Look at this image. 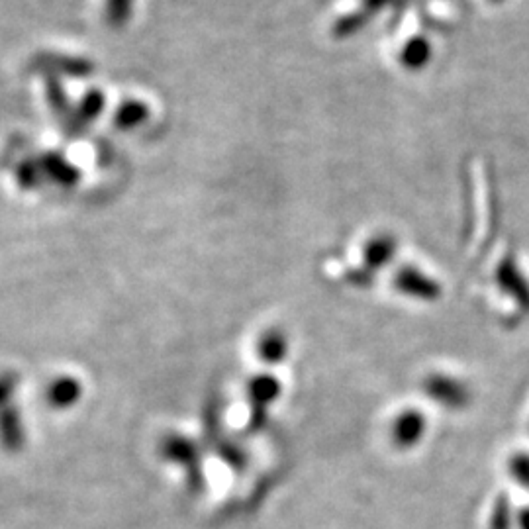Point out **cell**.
I'll return each mask as SVG.
<instances>
[{
	"label": "cell",
	"mask_w": 529,
	"mask_h": 529,
	"mask_svg": "<svg viewBox=\"0 0 529 529\" xmlns=\"http://www.w3.org/2000/svg\"><path fill=\"white\" fill-rule=\"evenodd\" d=\"M161 455L163 459L171 461V463H177L181 467H185L189 471V484L191 488L196 490L202 486V475L200 469H198V449L194 445L193 441L189 437H183V435H167L163 441H161Z\"/></svg>",
	"instance_id": "obj_1"
},
{
	"label": "cell",
	"mask_w": 529,
	"mask_h": 529,
	"mask_svg": "<svg viewBox=\"0 0 529 529\" xmlns=\"http://www.w3.org/2000/svg\"><path fill=\"white\" fill-rule=\"evenodd\" d=\"M514 524V514L506 498H500L494 506V512L490 516V528L492 529H512Z\"/></svg>",
	"instance_id": "obj_8"
},
{
	"label": "cell",
	"mask_w": 529,
	"mask_h": 529,
	"mask_svg": "<svg viewBox=\"0 0 529 529\" xmlns=\"http://www.w3.org/2000/svg\"><path fill=\"white\" fill-rule=\"evenodd\" d=\"M83 396V385L75 377H59L46 390L48 404L55 410H67L75 406Z\"/></svg>",
	"instance_id": "obj_4"
},
{
	"label": "cell",
	"mask_w": 529,
	"mask_h": 529,
	"mask_svg": "<svg viewBox=\"0 0 529 529\" xmlns=\"http://www.w3.org/2000/svg\"><path fill=\"white\" fill-rule=\"evenodd\" d=\"M426 392L430 394V398L449 406V408H461L469 402V388L465 383H461L455 377H447V375H433L426 381Z\"/></svg>",
	"instance_id": "obj_2"
},
{
	"label": "cell",
	"mask_w": 529,
	"mask_h": 529,
	"mask_svg": "<svg viewBox=\"0 0 529 529\" xmlns=\"http://www.w3.org/2000/svg\"><path fill=\"white\" fill-rule=\"evenodd\" d=\"M18 388V377L14 373H4L0 375V410L6 408L16 394Z\"/></svg>",
	"instance_id": "obj_10"
},
{
	"label": "cell",
	"mask_w": 529,
	"mask_h": 529,
	"mask_svg": "<svg viewBox=\"0 0 529 529\" xmlns=\"http://www.w3.org/2000/svg\"><path fill=\"white\" fill-rule=\"evenodd\" d=\"M289 353V339L281 330H269L265 332L259 343H257V355L267 365L281 363Z\"/></svg>",
	"instance_id": "obj_6"
},
{
	"label": "cell",
	"mask_w": 529,
	"mask_h": 529,
	"mask_svg": "<svg viewBox=\"0 0 529 529\" xmlns=\"http://www.w3.org/2000/svg\"><path fill=\"white\" fill-rule=\"evenodd\" d=\"M26 433L18 410L6 406L0 410V443L6 451H20L24 447Z\"/></svg>",
	"instance_id": "obj_5"
},
{
	"label": "cell",
	"mask_w": 529,
	"mask_h": 529,
	"mask_svg": "<svg viewBox=\"0 0 529 529\" xmlns=\"http://www.w3.org/2000/svg\"><path fill=\"white\" fill-rule=\"evenodd\" d=\"M279 394H281V383L273 375H257L249 383V398L253 408L267 410V406L275 402Z\"/></svg>",
	"instance_id": "obj_7"
},
{
	"label": "cell",
	"mask_w": 529,
	"mask_h": 529,
	"mask_svg": "<svg viewBox=\"0 0 529 529\" xmlns=\"http://www.w3.org/2000/svg\"><path fill=\"white\" fill-rule=\"evenodd\" d=\"M510 475L512 479L520 482L522 486L529 488V453H518L510 459Z\"/></svg>",
	"instance_id": "obj_9"
},
{
	"label": "cell",
	"mask_w": 529,
	"mask_h": 529,
	"mask_svg": "<svg viewBox=\"0 0 529 529\" xmlns=\"http://www.w3.org/2000/svg\"><path fill=\"white\" fill-rule=\"evenodd\" d=\"M426 433V418L418 410L402 412L392 424V441L400 449L414 447Z\"/></svg>",
	"instance_id": "obj_3"
},
{
	"label": "cell",
	"mask_w": 529,
	"mask_h": 529,
	"mask_svg": "<svg viewBox=\"0 0 529 529\" xmlns=\"http://www.w3.org/2000/svg\"><path fill=\"white\" fill-rule=\"evenodd\" d=\"M518 526H520V529H529V508L520 512V516H518Z\"/></svg>",
	"instance_id": "obj_11"
}]
</instances>
